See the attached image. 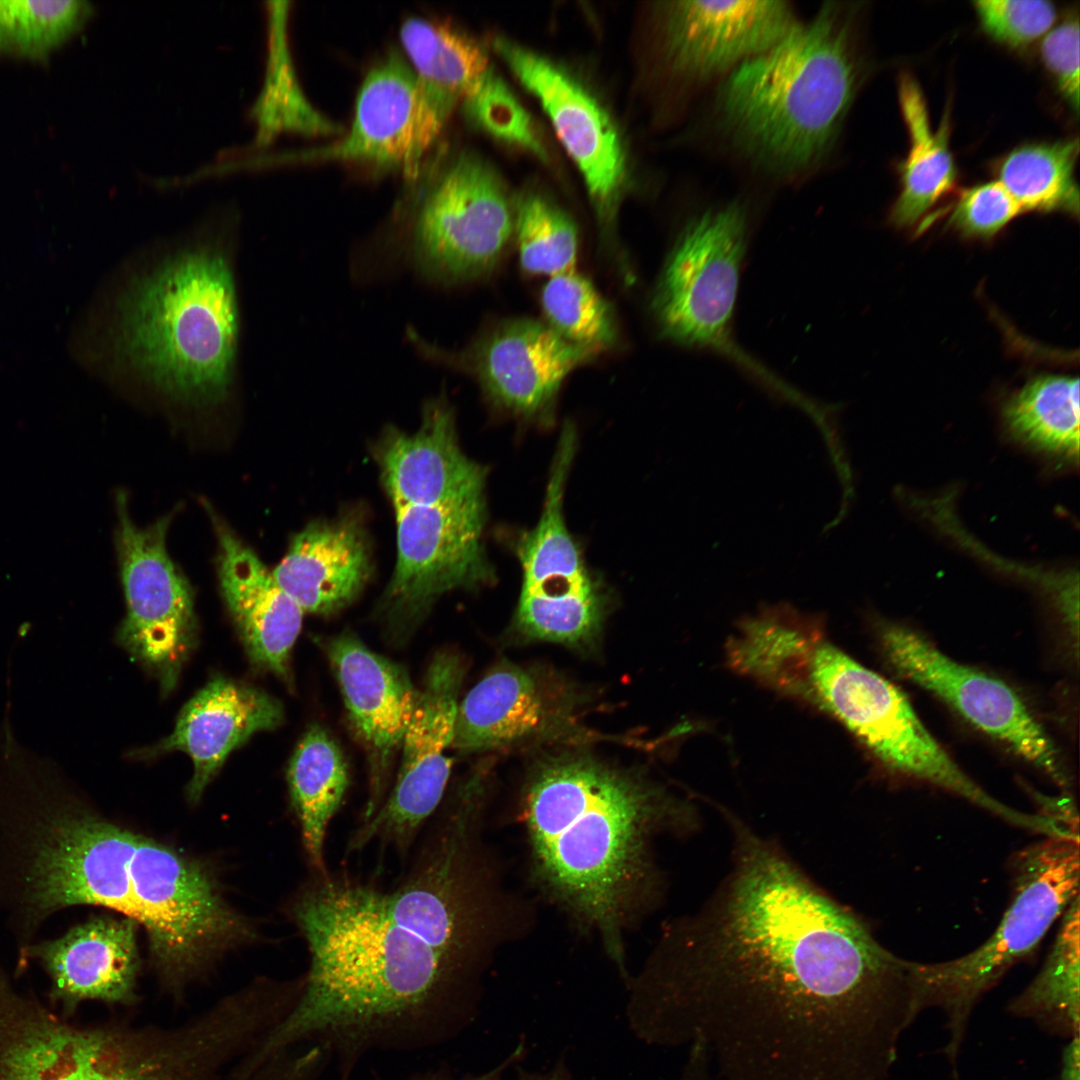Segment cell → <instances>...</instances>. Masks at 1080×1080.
I'll use <instances>...</instances> for the list:
<instances>
[{
  "label": "cell",
  "instance_id": "obj_1",
  "mask_svg": "<svg viewBox=\"0 0 1080 1080\" xmlns=\"http://www.w3.org/2000/svg\"><path fill=\"white\" fill-rule=\"evenodd\" d=\"M732 866L631 983L650 1045H697L716 1080H890L916 1020L908 960L727 813Z\"/></svg>",
  "mask_w": 1080,
  "mask_h": 1080
},
{
  "label": "cell",
  "instance_id": "obj_2",
  "mask_svg": "<svg viewBox=\"0 0 1080 1080\" xmlns=\"http://www.w3.org/2000/svg\"><path fill=\"white\" fill-rule=\"evenodd\" d=\"M0 799V919L17 952L56 913L94 905L148 935L154 964L178 988L249 935L208 870L66 796Z\"/></svg>",
  "mask_w": 1080,
  "mask_h": 1080
},
{
  "label": "cell",
  "instance_id": "obj_3",
  "mask_svg": "<svg viewBox=\"0 0 1080 1080\" xmlns=\"http://www.w3.org/2000/svg\"><path fill=\"white\" fill-rule=\"evenodd\" d=\"M291 914L309 968L294 1007L245 1055L246 1072L319 1043L337 1080H350L366 1054L440 1043L472 1016L480 974L397 924L382 889L344 872H312Z\"/></svg>",
  "mask_w": 1080,
  "mask_h": 1080
},
{
  "label": "cell",
  "instance_id": "obj_4",
  "mask_svg": "<svg viewBox=\"0 0 1080 1080\" xmlns=\"http://www.w3.org/2000/svg\"><path fill=\"white\" fill-rule=\"evenodd\" d=\"M522 813L537 879L621 963L623 929L658 890L650 843L694 828L695 812L646 777L565 752L533 769Z\"/></svg>",
  "mask_w": 1080,
  "mask_h": 1080
},
{
  "label": "cell",
  "instance_id": "obj_5",
  "mask_svg": "<svg viewBox=\"0 0 1080 1080\" xmlns=\"http://www.w3.org/2000/svg\"><path fill=\"white\" fill-rule=\"evenodd\" d=\"M105 364L160 395L216 405L234 384L239 313L226 249L212 240L173 248L137 272L97 326Z\"/></svg>",
  "mask_w": 1080,
  "mask_h": 1080
},
{
  "label": "cell",
  "instance_id": "obj_6",
  "mask_svg": "<svg viewBox=\"0 0 1080 1080\" xmlns=\"http://www.w3.org/2000/svg\"><path fill=\"white\" fill-rule=\"evenodd\" d=\"M858 8L827 2L723 81L717 118L760 169L794 176L831 151L863 80Z\"/></svg>",
  "mask_w": 1080,
  "mask_h": 1080
},
{
  "label": "cell",
  "instance_id": "obj_7",
  "mask_svg": "<svg viewBox=\"0 0 1080 1080\" xmlns=\"http://www.w3.org/2000/svg\"><path fill=\"white\" fill-rule=\"evenodd\" d=\"M406 187L369 264L406 257L445 287L488 277L513 235V209L496 171L466 148L440 143Z\"/></svg>",
  "mask_w": 1080,
  "mask_h": 1080
},
{
  "label": "cell",
  "instance_id": "obj_8",
  "mask_svg": "<svg viewBox=\"0 0 1080 1080\" xmlns=\"http://www.w3.org/2000/svg\"><path fill=\"white\" fill-rule=\"evenodd\" d=\"M454 789L419 835L407 871L383 890L391 918L441 955L474 972L501 936L503 911L482 840V785Z\"/></svg>",
  "mask_w": 1080,
  "mask_h": 1080
},
{
  "label": "cell",
  "instance_id": "obj_9",
  "mask_svg": "<svg viewBox=\"0 0 1080 1080\" xmlns=\"http://www.w3.org/2000/svg\"><path fill=\"white\" fill-rule=\"evenodd\" d=\"M1079 833L1044 836L1010 860L1011 901L992 935L975 950L947 961H908L912 1010L939 1009L948 1039L941 1051L952 1080L972 1013L1017 963L1028 958L1079 895Z\"/></svg>",
  "mask_w": 1080,
  "mask_h": 1080
},
{
  "label": "cell",
  "instance_id": "obj_10",
  "mask_svg": "<svg viewBox=\"0 0 1080 1080\" xmlns=\"http://www.w3.org/2000/svg\"><path fill=\"white\" fill-rule=\"evenodd\" d=\"M0 1080H207L174 1027L78 1025L16 988L0 961Z\"/></svg>",
  "mask_w": 1080,
  "mask_h": 1080
},
{
  "label": "cell",
  "instance_id": "obj_11",
  "mask_svg": "<svg viewBox=\"0 0 1080 1080\" xmlns=\"http://www.w3.org/2000/svg\"><path fill=\"white\" fill-rule=\"evenodd\" d=\"M807 635L792 663L788 690L830 712L887 767L956 794L1022 829L1028 813L998 801L946 753L892 683L830 643Z\"/></svg>",
  "mask_w": 1080,
  "mask_h": 1080
},
{
  "label": "cell",
  "instance_id": "obj_12",
  "mask_svg": "<svg viewBox=\"0 0 1080 1080\" xmlns=\"http://www.w3.org/2000/svg\"><path fill=\"white\" fill-rule=\"evenodd\" d=\"M747 236V211L738 202L693 217L667 256L651 308L664 338L725 354L764 377L732 336Z\"/></svg>",
  "mask_w": 1080,
  "mask_h": 1080
},
{
  "label": "cell",
  "instance_id": "obj_13",
  "mask_svg": "<svg viewBox=\"0 0 1080 1080\" xmlns=\"http://www.w3.org/2000/svg\"><path fill=\"white\" fill-rule=\"evenodd\" d=\"M576 436L573 424L565 423L540 518L516 543L522 581L515 625L529 640L584 646L600 632L609 594L565 522L564 492Z\"/></svg>",
  "mask_w": 1080,
  "mask_h": 1080
},
{
  "label": "cell",
  "instance_id": "obj_14",
  "mask_svg": "<svg viewBox=\"0 0 1080 1080\" xmlns=\"http://www.w3.org/2000/svg\"><path fill=\"white\" fill-rule=\"evenodd\" d=\"M397 559L379 616L392 642L406 641L443 594L494 581L482 540L485 494L451 503L394 508Z\"/></svg>",
  "mask_w": 1080,
  "mask_h": 1080
},
{
  "label": "cell",
  "instance_id": "obj_15",
  "mask_svg": "<svg viewBox=\"0 0 1080 1080\" xmlns=\"http://www.w3.org/2000/svg\"><path fill=\"white\" fill-rule=\"evenodd\" d=\"M458 106L454 97L423 80L397 49L365 76L348 132L292 160L367 165L413 178L440 144Z\"/></svg>",
  "mask_w": 1080,
  "mask_h": 1080
},
{
  "label": "cell",
  "instance_id": "obj_16",
  "mask_svg": "<svg viewBox=\"0 0 1080 1080\" xmlns=\"http://www.w3.org/2000/svg\"><path fill=\"white\" fill-rule=\"evenodd\" d=\"M463 676L464 664L456 653L444 650L433 657L417 692L393 787L378 811L354 829L347 853L377 842L401 859L411 854L444 799L453 764L446 752L453 742Z\"/></svg>",
  "mask_w": 1080,
  "mask_h": 1080
},
{
  "label": "cell",
  "instance_id": "obj_17",
  "mask_svg": "<svg viewBox=\"0 0 1080 1080\" xmlns=\"http://www.w3.org/2000/svg\"><path fill=\"white\" fill-rule=\"evenodd\" d=\"M406 338L423 359L473 377L491 404L529 420L550 418L566 377L600 353L530 318L497 322L457 350L429 342L412 327Z\"/></svg>",
  "mask_w": 1080,
  "mask_h": 1080
},
{
  "label": "cell",
  "instance_id": "obj_18",
  "mask_svg": "<svg viewBox=\"0 0 1080 1080\" xmlns=\"http://www.w3.org/2000/svg\"><path fill=\"white\" fill-rule=\"evenodd\" d=\"M116 505L127 605L118 640L168 692L192 649L196 626L191 587L166 549L172 514L141 528L132 521L123 492L118 493Z\"/></svg>",
  "mask_w": 1080,
  "mask_h": 1080
},
{
  "label": "cell",
  "instance_id": "obj_19",
  "mask_svg": "<svg viewBox=\"0 0 1080 1080\" xmlns=\"http://www.w3.org/2000/svg\"><path fill=\"white\" fill-rule=\"evenodd\" d=\"M883 652L902 677L933 693L970 724L1009 746L1063 789L1071 786L1057 749L1007 684L951 659L918 632L883 624Z\"/></svg>",
  "mask_w": 1080,
  "mask_h": 1080
},
{
  "label": "cell",
  "instance_id": "obj_20",
  "mask_svg": "<svg viewBox=\"0 0 1080 1080\" xmlns=\"http://www.w3.org/2000/svg\"><path fill=\"white\" fill-rule=\"evenodd\" d=\"M492 46L549 117L609 237L626 178L624 150L609 115L576 79L544 56L505 37L494 38Z\"/></svg>",
  "mask_w": 1080,
  "mask_h": 1080
},
{
  "label": "cell",
  "instance_id": "obj_21",
  "mask_svg": "<svg viewBox=\"0 0 1080 1080\" xmlns=\"http://www.w3.org/2000/svg\"><path fill=\"white\" fill-rule=\"evenodd\" d=\"M661 52L669 71L705 81L768 49L798 22L785 1H672L661 8Z\"/></svg>",
  "mask_w": 1080,
  "mask_h": 1080
},
{
  "label": "cell",
  "instance_id": "obj_22",
  "mask_svg": "<svg viewBox=\"0 0 1080 1080\" xmlns=\"http://www.w3.org/2000/svg\"><path fill=\"white\" fill-rule=\"evenodd\" d=\"M334 669L349 721L369 759V793L360 823L383 804L391 761L412 718L417 691L407 671L370 650L352 633L322 641ZM359 823V824H360Z\"/></svg>",
  "mask_w": 1080,
  "mask_h": 1080
},
{
  "label": "cell",
  "instance_id": "obj_23",
  "mask_svg": "<svg viewBox=\"0 0 1080 1080\" xmlns=\"http://www.w3.org/2000/svg\"><path fill=\"white\" fill-rule=\"evenodd\" d=\"M576 707L561 682L501 663L458 704L451 747L466 755L560 736L573 728Z\"/></svg>",
  "mask_w": 1080,
  "mask_h": 1080
},
{
  "label": "cell",
  "instance_id": "obj_24",
  "mask_svg": "<svg viewBox=\"0 0 1080 1080\" xmlns=\"http://www.w3.org/2000/svg\"><path fill=\"white\" fill-rule=\"evenodd\" d=\"M136 928L128 918L94 917L56 938L35 941L18 968L29 960L39 963L51 1002L67 1018L87 1001L132 1004L139 971Z\"/></svg>",
  "mask_w": 1080,
  "mask_h": 1080
},
{
  "label": "cell",
  "instance_id": "obj_25",
  "mask_svg": "<svg viewBox=\"0 0 1080 1080\" xmlns=\"http://www.w3.org/2000/svg\"><path fill=\"white\" fill-rule=\"evenodd\" d=\"M376 457L394 508L441 505L485 494L486 469L461 449L454 410L443 396L425 403L416 432L389 428Z\"/></svg>",
  "mask_w": 1080,
  "mask_h": 1080
},
{
  "label": "cell",
  "instance_id": "obj_26",
  "mask_svg": "<svg viewBox=\"0 0 1080 1080\" xmlns=\"http://www.w3.org/2000/svg\"><path fill=\"white\" fill-rule=\"evenodd\" d=\"M205 506L219 544L221 592L248 656L257 668L289 683L290 655L304 612L257 554L208 503Z\"/></svg>",
  "mask_w": 1080,
  "mask_h": 1080
},
{
  "label": "cell",
  "instance_id": "obj_27",
  "mask_svg": "<svg viewBox=\"0 0 1080 1080\" xmlns=\"http://www.w3.org/2000/svg\"><path fill=\"white\" fill-rule=\"evenodd\" d=\"M283 719L282 704L265 691L215 678L184 705L173 732L140 753L143 757L173 751L189 755L194 773L187 794L196 802L235 748L257 732L275 729Z\"/></svg>",
  "mask_w": 1080,
  "mask_h": 1080
},
{
  "label": "cell",
  "instance_id": "obj_28",
  "mask_svg": "<svg viewBox=\"0 0 1080 1080\" xmlns=\"http://www.w3.org/2000/svg\"><path fill=\"white\" fill-rule=\"evenodd\" d=\"M370 573L363 528L342 518L314 521L298 532L272 575L303 612L327 615L349 605Z\"/></svg>",
  "mask_w": 1080,
  "mask_h": 1080
},
{
  "label": "cell",
  "instance_id": "obj_29",
  "mask_svg": "<svg viewBox=\"0 0 1080 1080\" xmlns=\"http://www.w3.org/2000/svg\"><path fill=\"white\" fill-rule=\"evenodd\" d=\"M898 99L909 149L899 166L900 192L889 219L894 226L907 228L953 189L957 168L949 147L948 116L945 115L937 130L933 129L926 98L918 81L909 73L899 77Z\"/></svg>",
  "mask_w": 1080,
  "mask_h": 1080
},
{
  "label": "cell",
  "instance_id": "obj_30",
  "mask_svg": "<svg viewBox=\"0 0 1080 1080\" xmlns=\"http://www.w3.org/2000/svg\"><path fill=\"white\" fill-rule=\"evenodd\" d=\"M287 781L308 864L312 872H325L326 835L343 803L349 773L341 749L319 725H312L299 741Z\"/></svg>",
  "mask_w": 1080,
  "mask_h": 1080
},
{
  "label": "cell",
  "instance_id": "obj_31",
  "mask_svg": "<svg viewBox=\"0 0 1080 1080\" xmlns=\"http://www.w3.org/2000/svg\"><path fill=\"white\" fill-rule=\"evenodd\" d=\"M1062 914L1056 937L1038 974L1005 1009L1051 1036L1070 1040L1080 1032V901Z\"/></svg>",
  "mask_w": 1080,
  "mask_h": 1080
},
{
  "label": "cell",
  "instance_id": "obj_32",
  "mask_svg": "<svg viewBox=\"0 0 1080 1080\" xmlns=\"http://www.w3.org/2000/svg\"><path fill=\"white\" fill-rule=\"evenodd\" d=\"M1009 433L1024 444L1066 461L1079 457V380L1044 374L1027 381L1005 402Z\"/></svg>",
  "mask_w": 1080,
  "mask_h": 1080
},
{
  "label": "cell",
  "instance_id": "obj_33",
  "mask_svg": "<svg viewBox=\"0 0 1080 1080\" xmlns=\"http://www.w3.org/2000/svg\"><path fill=\"white\" fill-rule=\"evenodd\" d=\"M1078 154V138L1021 145L997 162L996 181L1023 212L1078 216L1079 190L1074 176Z\"/></svg>",
  "mask_w": 1080,
  "mask_h": 1080
},
{
  "label": "cell",
  "instance_id": "obj_34",
  "mask_svg": "<svg viewBox=\"0 0 1080 1080\" xmlns=\"http://www.w3.org/2000/svg\"><path fill=\"white\" fill-rule=\"evenodd\" d=\"M512 209L513 235L526 273L552 277L576 269L578 231L564 210L536 192L518 196Z\"/></svg>",
  "mask_w": 1080,
  "mask_h": 1080
},
{
  "label": "cell",
  "instance_id": "obj_35",
  "mask_svg": "<svg viewBox=\"0 0 1080 1080\" xmlns=\"http://www.w3.org/2000/svg\"><path fill=\"white\" fill-rule=\"evenodd\" d=\"M91 11L84 0H0V54L47 60L82 28Z\"/></svg>",
  "mask_w": 1080,
  "mask_h": 1080
},
{
  "label": "cell",
  "instance_id": "obj_36",
  "mask_svg": "<svg viewBox=\"0 0 1080 1080\" xmlns=\"http://www.w3.org/2000/svg\"><path fill=\"white\" fill-rule=\"evenodd\" d=\"M540 300L547 324L566 340L599 352L615 343L612 306L576 269L549 277Z\"/></svg>",
  "mask_w": 1080,
  "mask_h": 1080
},
{
  "label": "cell",
  "instance_id": "obj_37",
  "mask_svg": "<svg viewBox=\"0 0 1080 1080\" xmlns=\"http://www.w3.org/2000/svg\"><path fill=\"white\" fill-rule=\"evenodd\" d=\"M273 9L270 74L261 119L270 133L292 130L307 135H342L344 129L313 107L296 78L286 44V2Z\"/></svg>",
  "mask_w": 1080,
  "mask_h": 1080
},
{
  "label": "cell",
  "instance_id": "obj_38",
  "mask_svg": "<svg viewBox=\"0 0 1080 1080\" xmlns=\"http://www.w3.org/2000/svg\"><path fill=\"white\" fill-rule=\"evenodd\" d=\"M461 109L469 120L491 136L547 160L546 149L528 113L494 69L479 93Z\"/></svg>",
  "mask_w": 1080,
  "mask_h": 1080
},
{
  "label": "cell",
  "instance_id": "obj_39",
  "mask_svg": "<svg viewBox=\"0 0 1080 1080\" xmlns=\"http://www.w3.org/2000/svg\"><path fill=\"white\" fill-rule=\"evenodd\" d=\"M983 31L994 41L1024 49L1044 37L1057 19L1055 5L1044 0L974 1Z\"/></svg>",
  "mask_w": 1080,
  "mask_h": 1080
},
{
  "label": "cell",
  "instance_id": "obj_40",
  "mask_svg": "<svg viewBox=\"0 0 1080 1080\" xmlns=\"http://www.w3.org/2000/svg\"><path fill=\"white\" fill-rule=\"evenodd\" d=\"M1023 211L998 181L962 191L949 224L967 237L991 238Z\"/></svg>",
  "mask_w": 1080,
  "mask_h": 1080
},
{
  "label": "cell",
  "instance_id": "obj_41",
  "mask_svg": "<svg viewBox=\"0 0 1080 1080\" xmlns=\"http://www.w3.org/2000/svg\"><path fill=\"white\" fill-rule=\"evenodd\" d=\"M1079 18L1067 16L1044 37L1040 57L1059 94L1070 109L1079 112Z\"/></svg>",
  "mask_w": 1080,
  "mask_h": 1080
},
{
  "label": "cell",
  "instance_id": "obj_42",
  "mask_svg": "<svg viewBox=\"0 0 1080 1080\" xmlns=\"http://www.w3.org/2000/svg\"><path fill=\"white\" fill-rule=\"evenodd\" d=\"M522 1048H517L507 1059L494 1068L477 1075L456 1077L448 1071L432 1070L414 1074L405 1080H503L507 1068L521 1056Z\"/></svg>",
  "mask_w": 1080,
  "mask_h": 1080
},
{
  "label": "cell",
  "instance_id": "obj_43",
  "mask_svg": "<svg viewBox=\"0 0 1080 1080\" xmlns=\"http://www.w3.org/2000/svg\"><path fill=\"white\" fill-rule=\"evenodd\" d=\"M1053 1080H1080V1036L1067 1040L1062 1050L1059 1072Z\"/></svg>",
  "mask_w": 1080,
  "mask_h": 1080
},
{
  "label": "cell",
  "instance_id": "obj_44",
  "mask_svg": "<svg viewBox=\"0 0 1080 1080\" xmlns=\"http://www.w3.org/2000/svg\"><path fill=\"white\" fill-rule=\"evenodd\" d=\"M518 1080H569L568 1074L561 1068H556L553 1072L546 1074L527 1073L522 1072L519 1075Z\"/></svg>",
  "mask_w": 1080,
  "mask_h": 1080
}]
</instances>
